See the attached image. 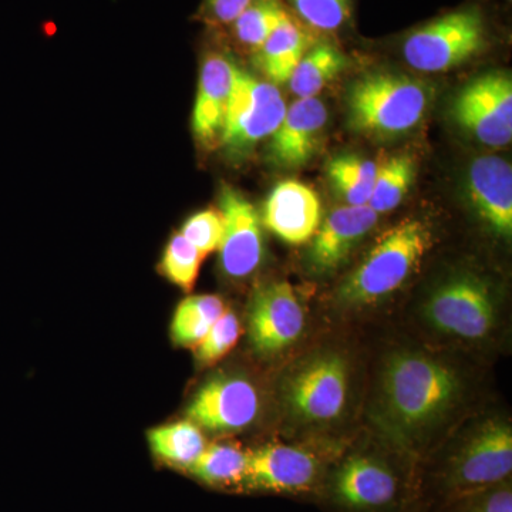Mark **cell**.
<instances>
[{
  "instance_id": "cell-5",
  "label": "cell",
  "mask_w": 512,
  "mask_h": 512,
  "mask_svg": "<svg viewBox=\"0 0 512 512\" xmlns=\"http://www.w3.org/2000/svg\"><path fill=\"white\" fill-rule=\"evenodd\" d=\"M512 431L507 421L485 420L454 448L441 470L448 498L510 480Z\"/></svg>"
},
{
  "instance_id": "cell-2",
  "label": "cell",
  "mask_w": 512,
  "mask_h": 512,
  "mask_svg": "<svg viewBox=\"0 0 512 512\" xmlns=\"http://www.w3.org/2000/svg\"><path fill=\"white\" fill-rule=\"evenodd\" d=\"M433 235L429 225L409 218L387 229L360 265L340 284L338 301L362 308L383 301L402 288L429 252Z\"/></svg>"
},
{
  "instance_id": "cell-6",
  "label": "cell",
  "mask_w": 512,
  "mask_h": 512,
  "mask_svg": "<svg viewBox=\"0 0 512 512\" xmlns=\"http://www.w3.org/2000/svg\"><path fill=\"white\" fill-rule=\"evenodd\" d=\"M424 319L443 335L470 342L483 340L497 325V295L481 276L454 275L430 293Z\"/></svg>"
},
{
  "instance_id": "cell-18",
  "label": "cell",
  "mask_w": 512,
  "mask_h": 512,
  "mask_svg": "<svg viewBox=\"0 0 512 512\" xmlns=\"http://www.w3.org/2000/svg\"><path fill=\"white\" fill-rule=\"evenodd\" d=\"M235 64L228 56L212 52L205 56L192 111V131L204 146L220 143L229 97L234 83Z\"/></svg>"
},
{
  "instance_id": "cell-4",
  "label": "cell",
  "mask_w": 512,
  "mask_h": 512,
  "mask_svg": "<svg viewBox=\"0 0 512 512\" xmlns=\"http://www.w3.org/2000/svg\"><path fill=\"white\" fill-rule=\"evenodd\" d=\"M350 367L338 352H320L292 370L284 383V403L293 420L308 426L333 423L349 399Z\"/></svg>"
},
{
  "instance_id": "cell-9",
  "label": "cell",
  "mask_w": 512,
  "mask_h": 512,
  "mask_svg": "<svg viewBox=\"0 0 512 512\" xmlns=\"http://www.w3.org/2000/svg\"><path fill=\"white\" fill-rule=\"evenodd\" d=\"M457 126L490 147L512 140V80L510 74H483L464 86L451 104Z\"/></svg>"
},
{
  "instance_id": "cell-19",
  "label": "cell",
  "mask_w": 512,
  "mask_h": 512,
  "mask_svg": "<svg viewBox=\"0 0 512 512\" xmlns=\"http://www.w3.org/2000/svg\"><path fill=\"white\" fill-rule=\"evenodd\" d=\"M320 221L322 207L318 195L298 181L279 184L265 202V227L288 244L311 241Z\"/></svg>"
},
{
  "instance_id": "cell-30",
  "label": "cell",
  "mask_w": 512,
  "mask_h": 512,
  "mask_svg": "<svg viewBox=\"0 0 512 512\" xmlns=\"http://www.w3.org/2000/svg\"><path fill=\"white\" fill-rule=\"evenodd\" d=\"M443 512H512L511 478L491 487L448 498Z\"/></svg>"
},
{
  "instance_id": "cell-25",
  "label": "cell",
  "mask_w": 512,
  "mask_h": 512,
  "mask_svg": "<svg viewBox=\"0 0 512 512\" xmlns=\"http://www.w3.org/2000/svg\"><path fill=\"white\" fill-rule=\"evenodd\" d=\"M416 178V165L412 157L393 156L377 165L375 183L369 205L377 215L396 210Z\"/></svg>"
},
{
  "instance_id": "cell-13",
  "label": "cell",
  "mask_w": 512,
  "mask_h": 512,
  "mask_svg": "<svg viewBox=\"0 0 512 512\" xmlns=\"http://www.w3.org/2000/svg\"><path fill=\"white\" fill-rule=\"evenodd\" d=\"M224 237L220 249L221 268L231 278H245L264 259V234L254 205L231 187L220 194Z\"/></svg>"
},
{
  "instance_id": "cell-31",
  "label": "cell",
  "mask_w": 512,
  "mask_h": 512,
  "mask_svg": "<svg viewBox=\"0 0 512 512\" xmlns=\"http://www.w3.org/2000/svg\"><path fill=\"white\" fill-rule=\"evenodd\" d=\"M293 8L312 28L332 32L348 22L352 0H292Z\"/></svg>"
},
{
  "instance_id": "cell-20",
  "label": "cell",
  "mask_w": 512,
  "mask_h": 512,
  "mask_svg": "<svg viewBox=\"0 0 512 512\" xmlns=\"http://www.w3.org/2000/svg\"><path fill=\"white\" fill-rule=\"evenodd\" d=\"M311 47L312 37L288 15L256 50V66L272 84H284Z\"/></svg>"
},
{
  "instance_id": "cell-33",
  "label": "cell",
  "mask_w": 512,
  "mask_h": 512,
  "mask_svg": "<svg viewBox=\"0 0 512 512\" xmlns=\"http://www.w3.org/2000/svg\"><path fill=\"white\" fill-rule=\"evenodd\" d=\"M254 0H205L204 10L211 22L229 25L248 8Z\"/></svg>"
},
{
  "instance_id": "cell-26",
  "label": "cell",
  "mask_w": 512,
  "mask_h": 512,
  "mask_svg": "<svg viewBox=\"0 0 512 512\" xmlns=\"http://www.w3.org/2000/svg\"><path fill=\"white\" fill-rule=\"evenodd\" d=\"M377 165L373 161L340 154L328 164V177L336 192L352 207H362L369 202L375 183Z\"/></svg>"
},
{
  "instance_id": "cell-32",
  "label": "cell",
  "mask_w": 512,
  "mask_h": 512,
  "mask_svg": "<svg viewBox=\"0 0 512 512\" xmlns=\"http://www.w3.org/2000/svg\"><path fill=\"white\" fill-rule=\"evenodd\" d=\"M181 235L197 248L202 256L220 249L222 237H224V218L220 210H205L192 215L185 222Z\"/></svg>"
},
{
  "instance_id": "cell-10",
  "label": "cell",
  "mask_w": 512,
  "mask_h": 512,
  "mask_svg": "<svg viewBox=\"0 0 512 512\" xmlns=\"http://www.w3.org/2000/svg\"><path fill=\"white\" fill-rule=\"evenodd\" d=\"M305 330V311L292 285L269 282L256 289L248 312V335L261 355H276L295 345Z\"/></svg>"
},
{
  "instance_id": "cell-8",
  "label": "cell",
  "mask_w": 512,
  "mask_h": 512,
  "mask_svg": "<svg viewBox=\"0 0 512 512\" xmlns=\"http://www.w3.org/2000/svg\"><path fill=\"white\" fill-rule=\"evenodd\" d=\"M286 104L278 87L256 80L235 66L227 119L220 144L231 157H242L271 137L284 120Z\"/></svg>"
},
{
  "instance_id": "cell-24",
  "label": "cell",
  "mask_w": 512,
  "mask_h": 512,
  "mask_svg": "<svg viewBox=\"0 0 512 512\" xmlns=\"http://www.w3.org/2000/svg\"><path fill=\"white\" fill-rule=\"evenodd\" d=\"M224 312V302L218 296L195 295L185 298L175 309L171 323L175 345L197 346Z\"/></svg>"
},
{
  "instance_id": "cell-28",
  "label": "cell",
  "mask_w": 512,
  "mask_h": 512,
  "mask_svg": "<svg viewBox=\"0 0 512 512\" xmlns=\"http://www.w3.org/2000/svg\"><path fill=\"white\" fill-rule=\"evenodd\" d=\"M204 256L192 247L181 234H175L165 247L161 272L171 284L183 291H191L197 282Z\"/></svg>"
},
{
  "instance_id": "cell-3",
  "label": "cell",
  "mask_w": 512,
  "mask_h": 512,
  "mask_svg": "<svg viewBox=\"0 0 512 512\" xmlns=\"http://www.w3.org/2000/svg\"><path fill=\"white\" fill-rule=\"evenodd\" d=\"M431 89L413 77L375 72L360 77L346 93L348 124L367 136L409 133L426 116Z\"/></svg>"
},
{
  "instance_id": "cell-11",
  "label": "cell",
  "mask_w": 512,
  "mask_h": 512,
  "mask_svg": "<svg viewBox=\"0 0 512 512\" xmlns=\"http://www.w3.org/2000/svg\"><path fill=\"white\" fill-rule=\"evenodd\" d=\"M261 412V397L247 377H212L192 397L187 419L200 429L215 433H235L251 426Z\"/></svg>"
},
{
  "instance_id": "cell-22",
  "label": "cell",
  "mask_w": 512,
  "mask_h": 512,
  "mask_svg": "<svg viewBox=\"0 0 512 512\" xmlns=\"http://www.w3.org/2000/svg\"><path fill=\"white\" fill-rule=\"evenodd\" d=\"M348 67L346 56L338 47L329 43L312 46L296 69L293 70L289 86L299 99L316 97Z\"/></svg>"
},
{
  "instance_id": "cell-17",
  "label": "cell",
  "mask_w": 512,
  "mask_h": 512,
  "mask_svg": "<svg viewBox=\"0 0 512 512\" xmlns=\"http://www.w3.org/2000/svg\"><path fill=\"white\" fill-rule=\"evenodd\" d=\"M328 110L318 97L299 99L286 109L284 120L271 136L269 158L279 167L298 168L318 150Z\"/></svg>"
},
{
  "instance_id": "cell-29",
  "label": "cell",
  "mask_w": 512,
  "mask_h": 512,
  "mask_svg": "<svg viewBox=\"0 0 512 512\" xmlns=\"http://www.w3.org/2000/svg\"><path fill=\"white\" fill-rule=\"evenodd\" d=\"M239 335H241V325H239L238 316L225 309L217 322L208 330L204 339L195 346V359L198 365L208 366L218 362L237 345Z\"/></svg>"
},
{
  "instance_id": "cell-14",
  "label": "cell",
  "mask_w": 512,
  "mask_h": 512,
  "mask_svg": "<svg viewBox=\"0 0 512 512\" xmlns=\"http://www.w3.org/2000/svg\"><path fill=\"white\" fill-rule=\"evenodd\" d=\"M320 476V461L312 451L286 444H268L249 453L244 487L266 493H303Z\"/></svg>"
},
{
  "instance_id": "cell-23",
  "label": "cell",
  "mask_w": 512,
  "mask_h": 512,
  "mask_svg": "<svg viewBox=\"0 0 512 512\" xmlns=\"http://www.w3.org/2000/svg\"><path fill=\"white\" fill-rule=\"evenodd\" d=\"M249 463L248 451L229 443L205 447L190 473L212 487L244 485Z\"/></svg>"
},
{
  "instance_id": "cell-7",
  "label": "cell",
  "mask_w": 512,
  "mask_h": 512,
  "mask_svg": "<svg viewBox=\"0 0 512 512\" xmlns=\"http://www.w3.org/2000/svg\"><path fill=\"white\" fill-rule=\"evenodd\" d=\"M485 46V23L477 9L456 10L414 30L403 45L406 62L424 73L454 69Z\"/></svg>"
},
{
  "instance_id": "cell-16",
  "label": "cell",
  "mask_w": 512,
  "mask_h": 512,
  "mask_svg": "<svg viewBox=\"0 0 512 512\" xmlns=\"http://www.w3.org/2000/svg\"><path fill=\"white\" fill-rule=\"evenodd\" d=\"M376 214L369 205L342 207L330 212L313 235L308 262L315 274L336 271L352 254L356 245L375 228Z\"/></svg>"
},
{
  "instance_id": "cell-12",
  "label": "cell",
  "mask_w": 512,
  "mask_h": 512,
  "mask_svg": "<svg viewBox=\"0 0 512 512\" xmlns=\"http://www.w3.org/2000/svg\"><path fill=\"white\" fill-rule=\"evenodd\" d=\"M329 493L332 500L345 510L383 511L396 503L400 493V478L379 457L352 454L333 471Z\"/></svg>"
},
{
  "instance_id": "cell-21",
  "label": "cell",
  "mask_w": 512,
  "mask_h": 512,
  "mask_svg": "<svg viewBox=\"0 0 512 512\" xmlns=\"http://www.w3.org/2000/svg\"><path fill=\"white\" fill-rule=\"evenodd\" d=\"M148 443L154 456L167 466L187 471L208 446L200 427L188 419L148 431Z\"/></svg>"
},
{
  "instance_id": "cell-1",
  "label": "cell",
  "mask_w": 512,
  "mask_h": 512,
  "mask_svg": "<svg viewBox=\"0 0 512 512\" xmlns=\"http://www.w3.org/2000/svg\"><path fill=\"white\" fill-rule=\"evenodd\" d=\"M464 383L454 367L414 350H397L384 360L372 420L397 450L417 454L463 400Z\"/></svg>"
},
{
  "instance_id": "cell-27",
  "label": "cell",
  "mask_w": 512,
  "mask_h": 512,
  "mask_svg": "<svg viewBox=\"0 0 512 512\" xmlns=\"http://www.w3.org/2000/svg\"><path fill=\"white\" fill-rule=\"evenodd\" d=\"M286 16L279 0H254L232 23L235 37L256 52Z\"/></svg>"
},
{
  "instance_id": "cell-15",
  "label": "cell",
  "mask_w": 512,
  "mask_h": 512,
  "mask_svg": "<svg viewBox=\"0 0 512 512\" xmlns=\"http://www.w3.org/2000/svg\"><path fill=\"white\" fill-rule=\"evenodd\" d=\"M470 204L481 221L498 237L512 235L511 164L497 156H481L470 164L466 177Z\"/></svg>"
}]
</instances>
